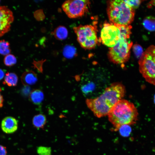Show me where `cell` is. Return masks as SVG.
Masks as SVG:
<instances>
[{
    "label": "cell",
    "mask_w": 155,
    "mask_h": 155,
    "mask_svg": "<svg viewBox=\"0 0 155 155\" xmlns=\"http://www.w3.org/2000/svg\"><path fill=\"white\" fill-rule=\"evenodd\" d=\"M125 92L123 84L114 83L107 87L99 96L87 99L86 103L96 117H102L108 115L114 105L124 97Z\"/></svg>",
    "instance_id": "6da1fadb"
},
{
    "label": "cell",
    "mask_w": 155,
    "mask_h": 155,
    "mask_svg": "<svg viewBox=\"0 0 155 155\" xmlns=\"http://www.w3.org/2000/svg\"><path fill=\"white\" fill-rule=\"evenodd\" d=\"M107 115L115 129L118 130L123 125L135 124L138 119V112L133 103L122 99L114 105Z\"/></svg>",
    "instance_id": "7a4b0ae2"
},
{
    "label": "cell",
    "mask_w": 155,
    "mask_h": 155,
    "mask_svg": "<svg viewBox=\"0 0 155 155\" xmlns=\"http://www.w3.org/2000/svg\"><path fill=\"white\" fill-rule=\"evenodd\" d=\"M107 12L110 21L114 24L129 25L133 20L134 9L123 0L107 2Z\"/></svg>",
    "instance_id": "3957f363"
},
{
    "label": "cell",
    "mask_w": 155,
    "mask_h": 155,
    "mask_svg": "<svg viewBox=\"0 0 155 155\" xmlns=\"http://www.w3.org/2000/svg\"><path fill=\"white\" fill-rule=\"evenodd\" d=\"M140 73L148 82L155 85V46L151 45L143 52L138 62Z\"/></svg>",
    "instance_id": "277c9868"
},
{
    "label": "cell",
    "mask_w": 155,
    "mask_h": 155,
    "mask_svg": "<svg viewBox=\"0 0 155 155\" xmlns=\"http://www.w3.org/2000/svg\"><path fill=\"white\" fill-rule=\"evenodd\" d=\"M120 37L117 44L109 49L108 57L113 63L121 64L128 61L133 42L129 40Z\"/></svg>",
    "instance_id": "5b68a950"
},
{
    "label": "cell",
    "mask_w": 155,
    "mask_h": 155,
    "mask_svg": "<svg viewBox=\"0 0 155 155\" xmlns=\"http://www.w3.org/2000/svg\"><path fill=\"white\" fill-rule=\"evenodd\" d=\"M73 28L77 40L82 48L91 49L95 47L98 40L97 29L94 26L80 25Z\"/></svg>",
    "instance_id": "8992f818"
},
{
    "label": "cell",
    "mask_w": 155,
    "mask_h": 155,
    "mask_svg": "<svg viewBox=\"0 0 155 155\" xmlns=\"http://www.w3.org/2000/svg\"><path fill=\"white\" fill-rule=\"evenodd\" d=\"M90 2L88 0H67L62 5V8L69 18H75L82 17L88 11Z\"/></svg>",
    "instance_id": "52a82bcc"
},
{
    "label": "cell",
    "mask_w": 155,
    "mask_h": 155,
    "mask_svg": "<svg viewBox=\"0 0 155 155\" xmlns=\"http://www.w3.org/2000/svg\"><path fill=\"white\" fill-rule=\"evenodd\" d=\"M119 38V31L117 27L107 22L104 24L101 34V40L103 44L112 47L117 44Z\"/></svg>",
    "instance_id": "ba28073f"
},
{
    "label": "cell",
    "mask_w": 155,
    "mask_h": 155,
    "mask_svg": "<svg viewBox=\"0 0 155 155\" xmlns=\"http://www.w3.org/2000/svg\"><path fill=\"white\" fill-rule=\"evenodd\" d=\"M13 20L12 12L5 6H0V37L10 30Z\"/></svg>",
    "instance_id": "9c48e42d"
},
{
    "label": "cell",
    "mask_w": 155,
    "mask_h": 155,
    "mask_svg": "<svg viewBox=\"0 0 155 155\" xmlns=\"http://www.w3.org/2000/svg\"><path fill=\"white\" fill-rule=\"evenodd\" d=\"M1 128L2 131L6 133H13L18 129V121L16 119L13 117H6L1 121Z\"/></svg>",
    "instance_id": "30bf717a"
},
{
    "label": "cell",
    "mask_w": 155,
    "mask_h": 155,
    "mask_svg": "<svg viewBox=\"0 0 155 155\" xmlns=\"http://www.w3.org/2000/svg\"><path fill=\"white\" fill-rule=\"evenodd\" d=\"M21 80L23 84L25 86L32 85L36 82L37 77L33 71L28 70L22 74Z\"/></svg>",
    "instance_id": "8fae6325"
},
{
    "label": "cell",
    "mask_w": 155,
    "mask_h": 155,
    "mask_svg": "<svg viewBox=\"0 0 155 155\" xmlns=\"http://www.w3.org/2000/svg\"><path fill=\"white\" fill-rule=\"evenodd\" d=\"M44 98L43 92L40 89H35L32 91L29 96L30 101L36 105H39L41 103Z\"/></svg>",
    "instance_id": "7c38bea8"
},
{
    "label": "cell",
    "mask_w": 155,
    "mask_h": 155,
    "mask_svg": "<svg viewBox=\"0 0 155 155\" xmlns=\"http://www.w3.org/2000/svg\"><path fill=\"white\" fill-rule=\"evenodd\" d=\"M46 122V116L41 114L35 115L32 120L33 125L35 128L37 129H43Z\"/></svg>",
    "instance_id": "4fadbf2b"
},
{
    "label": "cell",
    "mask_w": 155,
    "mask_h": 155,
    "mask_svg": "<svg viewBox=\"0 0 155 155\" xmlns=\"http://www.w3.org/2000/svg\"><path fill=\"white\" fill-rule=\"evenodd\" d=\"M119 29L120 32V38L123 37L129 39L131 34L132 26L130 25H124L114 24Z\"/></svg>",
    "instance_id": "5bb4252c"
},
{
    "label": "cell",
    "mask_w": 155,
    "mask_h": 155,
    "mask_svg": "<svg viewBox=\"0 0 155 155\" xmlns=\"http://www.w3.org/2000/svg\"><path fill=\"white\" fill-rule=\"evenodd\" d=\"M18 80V77L15 73L7 72L5 76L3 84L9 86H15L17 84Z\"/></svg>",
    "instance_id": "9a60e30c"
},
{
    "label": "cell",
    "mask_w": 155,
    "mask_h": 155,
    "mask_svg": "<svg viewBox=\"0 0 155 155\" xmlns=\"http://www.w3.org/2000/svg\"><path fill=\"white\" fill-rule=\"evenodd\" d=\"M67 28L64 26H59L53 32V34L57 39L63 40L66 39L68 35Z\"/></svg>",
    "instance_id": "2e32d148"
},
{
    "label": "cell",
    "mask_w": 155,
    "mask_h": 155,
    "mask_svg": "<svg viewBox=\"0 0 155 155\" xmlns=\"http://www.w3.org/2000/svg\"><path fill=\"white\" fill-rule=\"evenodd\" d=\"M143 25L147 30L153 31H155V18L152 16L146 17L143 20Z\"/></svg>",
    "instance_id": "e0dca14e"
},
{
    "label": "cell",
    "mask_w": 155,
    "mask_h": 155,
    "mask_svg": "<svg viewBox=\"0 0 155 155\" xmlns=\"http://www.w3.org/2000/svg\"><path fill=\"white\" fill-rule=\"evenodd\" d=\"M11 52L9 43L5 40H0V54L6 55Z\"/></svg>",
    "instance_id": "ac0fdd59"
},
{
    "label": "cell",
    "mask_w": 155,
    "mask_h": 155,
    "mask_svg": "<svg viewBox=\"0 0 155 155\" xmlns=\"http://www.w3.org/2000/svg\"><path fill=\"white\" fill-rule=\"evenodd\" d=\"M63 54L64 56L68 59L71 58L75 56L76 54V50L73 46L67 45L64 48Z\"/></svg>",
    "instance_id": "d6986e66"
},
{
    "label": "cell",
    "mask_w": 155,
    "mask_h": 155,
    "mask_svg": "<svg viewBox=\"0 0 155 155\" xmlns=\"http://www.w3.org/2000/svg\"><path fill=\"white\" fill-rule=\"evenodd\" d=\"M3 61L5 65L8 67H11L16 63L17 59L13 55L9 54L5 56Z\"/></svg>",
    "instance_id": "ffe728a7"
},
{
    "label": "cell",
    "mask_w": 155,
    "mask_h": 155,
    "mask_svg": "<svg viewBox=\"0 0 155 155\" xmlns=\"http://www.w3.org/2000/svg\"><path fill=\"white\" fill-rule=\"evenodd\" d=\"M120 134L123 137H127L130 135L131 129L130 125H124L121 126L119 128Z\"/></svg>",
    "instance_id": "44dd1931"
},
{
    "label": "cell",
    "mask_w": 155,
    "mask_h": 155,
    "mask_svg": "<svg viewBox=\"0 0 155 155\" xmlns=\"http://www.w3.org/2000/svg\"><path fill=\"white\" fill-rule=\"evenodd\" d=\"M37 152L39 155H51V149L50 147L40 146L37 148Z\"/></svg>",
    "instance_id": "7402d4cb"
},
{
    "label": "cell",
    "mask_w": 155,
    "mask_h": 155,
    "mask_svg": "<svg viewBox=\"0 0 155 155\" xmlns=\"http://www.w3.org/2000/svg\"><path fill=\"white\" fill-rule=\"evenodd\" d=\"M133 50L135 55L138 58H140L143 53L142 48L138 44H135L133 46Z\"/></svg>",
    "instance_id": "603a6c76"
},
{
    "label": "cell",
    "mask_w": 155,
    "mask_h": 155,
    "mask_svg": "<svg viewBox=\"0 0 155 155\" xmlns=\"http://www.w3.org/2000/svg\"><path fill=\"white\" fill-rule=\"evenodd\" d=\"M124 1L134 9H137L143 1L139 0H123Z\"/></svg>",
    "instance_id": "cb8c5ba5"
},
{
    "label": "cell",
    "mask_w": 155,
    "mask_h": 155,
    "mask_svg": "<svg viewBox=\"0 0 155 155\" xmlns=\"http://www.w3.org/2000/svg\"><path fill=\"white\" fill-rule=\"evenodd\" d=\"M7 154L6 148L0 145V155H7Z\"/></svg>",
    "instance_id": "d4e9b609"
},
{
    "label": "cell",
    "mask_w": 155,
    "mask_h": 155,
    "mask_svg": "<svg viewBox=\"0 0 155 155\" xmlns=\"http://www.w3.org/2000/svg\"><path fill=\"white\" fill-rule=\"evenodd\" d=\"M1 89L0 87V108L2 107L3 106V96L1 94Z\"/></svg>",
    "instance_id": "484cf974"
},
{
    "label": "cell",
    "mask_w": 155,
    "mask_h": 155,
    "mask_svg": "<svg viewBox=\"0 0 155 155\" xmlns=\"http://www.w3.org/2000/svg\"><path fill=\"white\" fill-rule=\"evenodd\" d=\"M5 75L4 71L1 69H0V81L3 78Z\"/></svg>",
    "instance_id": "4316f807"
},
{
    "label": "cell",
    "mask_w": 155,
    "mask_h": 155,
    "mask_svg": "<svg viewBox=\"0 0 155 155\" xmlns=\"http://www.w3.org/2000/svg\"><path fill=\"white\" fill-rule=\"evenodd\" d=\"M154 102L155 103V95L154 96Z\"/></svg>",
    "instance_id": "83f0119b"
}]
</instances>
